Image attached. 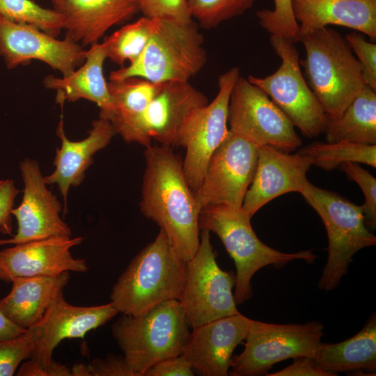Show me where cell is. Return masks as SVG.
Listing matches in <instances>:
<instances>
[{"label":"cell","mask_w":376,"mask_h":376,"mask_svg":"<svg viewBox=\"0 0 376 376\" xmlns=\"http://www.w3.org/2000/svg\"><path fill=\"white\" fill-rule=\"evenodd\" d=\"M116 134L113 125L106 118L92 123L88 135L84 139L72 141L67 137L61 118L56 135L61 141V146L56 148L53 164L54 171L44 176L46 184L56 185L63 200L64 211L67 210V198L70 187L81 185L86 177V171L93 163V156L109 144Z\"/></svg>","instance_id":"cell-21"},{"label":"cell","mask_w":376,"mask_h":376,"mask_svg":"<svg viewBox=\"0 0 376 376\" xmlns=\"http://www.w3.org/2000/svg\"><path fill=\"white\" fill-rule=\"evenodd\" d=\"M69 279L68 272L54 276L14 279L10 292L0 300V310L13 322L28 329L41 319Z\"/></svg>","instance_id":"cell-25"},{"label":"cell","mask_w":376,"mask_h":376,"mask_svg":"<svg viewBox=\"0 0 376 376\" xmlns=\"http://www.w3.org/2000/svg\"><path fill=\"white\" fill-rule=\"evenodd\" d=\"M251 319L240 313L192 328L182 354L201 376H227L233 352L248 333Z\"/></svg>","instance_id":"cell-19"},{"label":"cell","mask_w":376,"mask_h":376,"mask_svg":"<svg viewBox=\"0 0 376 376\" xmlns=\"http://www.w3.org/2000/svg\"><path fill=\"white\" fill-rule=\"evenodd\" d=\"M228 126L258 147L290 152L302 143L287 116L262 89L241 76L230 93Z\"/></svg>","instance_id":"cell-12"},{"label":"cell","mask_w":376,"mask_h":376,"mask_svg":"<svg viewBox=\"0 0 376 376\" xmlns=\"http://www.w3.org/2000/svg\"><path fill=\"white\" fill-rule=\"evenodd\" d=\"M118 313L112 302L79 306L66 301L61 292L41 319L29 327L34 343L30 361L19 368L22 376H69L71 369L52 358L54 349L66 338H84L86 334L111 320Z\"/></svg>","instance_id":"cell-8"},{"label":"cell","mask_w":376,"mask_h":376,"mask_svg":"<svg viewBox=\"0 0 376 376\" xmlns=\"http://www.w3.org/2000/svg\"><path fill=\"white\" fill-rule=\"evenodd\" d=\"M305 78L328 118L339 116L365 86L360 64L345 38L327 27L300 39Z\"/></svg>","instance_id":"cell-3"},{"label":"cell","mask_w":376,"mask_h":376,"mask_svg":"<svg viewBox=\"0 0 376 376\" xmlns=\"http://www.w3.org/2000/svg\"><path fill=\"white\" fill-rule=\"evenodd\" d=\"M255 0H187L192 19L206 29L241 15L249 10Z\"/></svg>","instance_id":"cell-32"},{"label":"cell","mask_w":376,"mask_h":376,"mask_svg":"<svg viewBox=\"0 0 376 376\" xmlns=\"http://www.w3.org/2000/svg\"><path fill=\"white\" fill-rule=\"evenodd\" d=\"M339 168L363 191L365 202L363 206L364 222L368 228H376V178L358 163L347 162Z\"/></svg>","instance_id":"cell-35"},{"label":"cell","mask_w":376,"mask_h":376,"mask_svg":"<svg viewBox=\"0 0 376 376\" xmlns=\"http://www.w3.org/2000/svg\"><path fill=\"white\" fill-rule=\"evenodd\" d=\"M24 329L9 320L0 310V340H10L24 331Z\"/></svg>","instance_id":"cell-42"},{"label":"cell","mask_w":376,"mask_h":376,"mask_svg":"<svg viewBox=\"0 0 376 376\" xmlns=\"http://www.w3.org/2000/svg\"><path fill=\"white\" fill-rule=\"evenodd\" d=\"M49 1L52 3V5H54L57 3L58 2H59L61 0H49Z\"/></svg>","instance_id":"cell-43"},{"label":"cell","mask_w":376,"mask_h":376,"mask_svg":"<svg viewBox=\"0 0 376 376\" xmlns=\"http://www.w3.org/2000/svg\"><path fill=\"white\" fill-rule=\"evenodd\" d=\"M195 372L189 361L183 355L170 357L149 368L143 376H193Z\"/></svg>","instance_id":"cell-40"},{"label":"cell","mask_w":376,"mask_h":376,"mask_svg":"<svg viewBox=\"0 0 376 376\" xmlns=\"http://www.w3.org/2000/svg\"><path fill=\"white\" fill-rule=\"evenodd\" d=\"M109 81L108 88L113 107L103 118L110 120L114 130L142 113L156 95L159 85L140 77Z\"/></svg>","instance_id":"cell-28"},{"label":"cell","mask_w":376,"mask_h":376,"mask_svg":"<svg viewBox=\"0 0 376 376\" xmlns=\"http://www.w3.org/2000/svg\"><path fill=\"white\" fill-rule=\"evenodd\" d=\"M203 35L192 19L180 22L159 19L141 55L127 67L112 71L109 80L140 77L153 83L189 81L205 65Z\"/></svg>","instance_id":"cell-6"},{"label":"cell","mask_w":376,"mask_h":376,"mask_svg":"<svg viewBox=\"0 0 376 376\" xmlns=\"http://www.w3.org/2000/svg\"><path fill=\"white\" fill-rule=\"evenodd\" d=\"M138 11L151 19L180 22L192 20L187 0H134Z\"/></svg>","instance_id":"cell-36"},{"label":"cell","mask_w":376,"mask_h":376,"mask_svg":"<svg viewBox=\"0 0 376 376\" xmlns=\"http://www.w3.org/2000/svg\"><path fill=\"white\" fill-rule=\"evenodd\" d=\"M107 59L104 45L95 43L87 49L84 62L68 77L47 76L43 84L56 92V101L61 105L66 101L76 102L81 99L95 103L100 109V116L104 117L113 110V101L108 83L103 73Z\"/></svg>","instance_id":"cell-24"},{"label":"cell","mask_w":376,"mask_h":376,"mask_svg":"<svg viewBox=\"0 0 376 376\" xmlns=\"http://www.w3.org/2000/svg\"><path fill=\"white\" fill-rule=\"evenodd\" d=\"M19 190L13 180H0V231L11 235L12 210Z\"/></svg>","instance_id":"cell-39"},{"label":"cell","mask_w":376,"mask_h":376,"mask_svg":"<svg viewBox=\"0 0 376 376\" xmlns=\"http://www.w3.org/2000/svg\"><path fill=\"white\" fill-rule=\"evenodd\" d=\"M34 349L32 334L29 329L10 340H0V376H12L19 363L30 359Z\"/></svg>","instance_id":"cell-34"},{"label":"cell","mask_w":376,"mask_h":376,"mask_svg":"<svg viewBox=\"0 0 376 376\" xmlns=\"http://www.w3.org/2000/svg\"><path fill=\"white\" fill-rule=\"evenodd\" d=\"M324 324H278L251 319L244 350L233 356L229 375H264L282 361L300 357H314L320 348Z\"/></svg>","instance_id":"cell-9"},{"label":"cell","mask_w":376,"mask_h":376,"mask_svg":"<svg viewBox=\"0 0 376 376\" xmlns=\"http://www.w3.org/2000/svg\"><path fill=\"white\" fill-rule=\"evenodd\" d=\"M187 262L172 249L160 229L130 263L114 284L111 302L118 313H146L160 303L179 299L184 285Z\"/></svg>","instance_id":"cell-2"},{"label":"cell","mask_w":376,"mask_h":376,"mask_svg":"<svg viewBox=\"0 0 376 376\" xmlns=\"http://www.w3.org/2000/svg\"><path fill=\"white\" fill-rule=\"evenodd\" d=\"M259 147L228 132L210 157L203 180L194 191L200 210L210 205L241 207L253 180Z\"/></svg>","instance_id":"cell-15"},{"label":"cell","mask_w":376,"mask_h":376,"mask_svg":"<svg viewBox=\"0 0 376 376\" xmlns=\"http://www.w3.org/2000/svg\"><path fill=\"white\" fill-rule=\"evenodd\" d=\"M240 71L233 67L220 75L214 99L193 111L182 125L175 146L185 148L182 161L185 178L194 191L200 186L208 162L228 132V109Z\"/></svg>","instance_id":"cell-13"},{"label":"cell","mask_w":376,"mask_h":376,"mask_svg":"<svg viewBox=\"0 0 376 376\" xmlns=\"http://www.w3.org/2000/svg\"><path fill=\"white\" fill-rule=\"evenodd\" d=\"M251 219L242 207L221 204L205 206L199 214L200 230L216 234L235 263L237 304L251 298V279L259 269L268 265L280 267L294 260L313 263L318 258L312 250L285 253L267 246L255 233Z\"/></svg>","instance_id":"cell-4"},{"label":"cell","mask_w":376,"mask_h":376,"mask_svg":"<svg viewBox=\"0 0 376 376\" xmlns=\"http://www.w3.org/2000/svg\"><path fill=\"white\" fill-rule=\"evenodd\" d=\"M178 299L163 301L139 315L123 314L111 334L137 376L157 362L181 355L189 334Z\"/></svg>","instance_id":"cell-5"},{"label":"cell","mask_w":376,"mask_h":376,"mask_svg":"<svg viewBox=\"0 0 376 376\" xmlns=\"http://www.w3.org/2000/svg\"><path fill=\"white\" fill-rule=\"evenodd\" d=\"M273 10L257 12L260 25L271 36L285 38L292 43L300 42L299 25L295 19L292 0H274Z\"/></svg>","instance_id":"cell-33"},{"label":"cell","mask_w":376,"mask_h":376,"mask_svg":"<svg viewBox=\"0 0 376 376\" xmlns=\"http://www.w3.org/2000/svg\"><path fill=\"white\" fill-rule=\"evenodd\" d=\"M86 52L66 37L60 40L33 26L0 15V56L8 69L36 60L68 77L84 62Z\"/></svg>","instance_id":"cell-16"},{"label":"cell","mask_w":376,"mask_h":376,"mask_svg":"<svg viewBox=\"0 0 376 376\" xmlns=\"http://www.w3.org/2000/svg\"><path fill=\"white\" fill-rule=\"evenodd\" d=\"M268 376H334L318 368L313 357H300L294 359L292 364Z\"/></svg>","instance_id":"cell-41"},{"label":"cell","mask_w":376,"mask_h":376,"mask_svg":"<svg viewBox=\"0 0 376 376\" xmlns=\"http://www.w3.org/2000/svg\"><path fill=\"white\" fill-rule=\"evenodd\" d=\"M327 142L376 145V91L367 85L338 117L328 118Z\"/></svg>","instance_id":"cell-27"},{"label":"cell","mask_w":376,"mask_h":376,"mask_svg":"<svg viewBox=\"0 0 376 376\" xmlns=\"http://www.w3.org/2000/svg\"><path fill=\"white\" fill-rule=\"evenodd\" d=\"M19 169L24 183L23 196L12 215L17 220L16 233L0 240V245L17 244L51 237H70L72 231L62 219L61 202L48 188L38 162L26 158Z\"/></svg>","instance_id":"cell-17"},{"label":"cell","mask_w":376,"mask_h":376,"mask_svg":"<svg viewBox=\"0 0 376 376\" xmlns=\"http://www.w3.org/2000/svg\"><path fill=\"white\" fill-rule=\"evenodd\" d=\"M53 7L63 17L65 37L82 47L98 42L138 11L134 0H61Z\"/></svg>","instance_id":"cell-22"},{"label":"cell","mask_w":376,"mask_h":376,"mask_svg":"<svg viewBox=\"0 0 376 376\" xmlns=\"http://www.w3.org/2000/svg\"><path fill=\"white\" fill-rule=\"evenodd\" d=\"M158 21L143 16L113 32L103 42L107 58L122 66L127 61L134 62L147 45Z\"/></svg>","instance_id":"cell-30"},{"label":"cell","mask_w":376,"mask_h":376,"mask_svg":"<svg viewBox=\"0 0 376 376\" xmlns=\"http://www.w3.org/2000/svg\"><path fill=\"white\" fill-rule=\"evenodd\" d=\"M88 366L89 376H137L124 356L109 354L95 359Z\"/></svg>","instance_id":"cell-38"},{"label":"cell","mask_w":376,"mask_h":376,"mask_svg":"<svg viewBox=\"0 0 376 376\" xmlns=\"http://www.w3.org/2000/svg\"><path fill=\"white\" fill-rule=\"evenodd\" d=\"M311 166L308 157L299 151L290 154L268 146L259 147L256 171L242 210L252 217L278 196L300 193L308 180L306 173Z\"/></svg>","instance_id":"cell-20"},{"label":"cell","mask_w":376,"mask_h":376,"mask_svg":"<svg viewBox=\"0 0 376 376\" xmlns=\"http://www.w3.org/2000/svg\"><path fill=\"white\" fill-rule=\"evenodd\" d=\"M300 39L314 31L336 25L376 39V0H292Z\"/></svg>","instance_id":"cell-23"},{"label":"cell","mask_w":376,"mask_h":376,"mask_svg":"<svg viewBox=\"0 0 376 376\" xmlns=\"http://www.w3.org/2000/svg\"><path fill=\"white\" fill-rule=\"evenodd\" d=\"M299 151L308 157L312 166L327 171L339 168L347 162L365 164L376 167V145L346 141H314Z\"/></svg>","instance_id":"cell-29"},{"label":"cell","mask_w":376,"mask_h":376,"mask_svg":"<svg viewBox=\"0 0 376 376\" xmlns=\"http://www.w3.org/2000/svg\"><path fill=\"white\" fill-rule=\"evenodd\" d=\"M84 238L51 237L35 240L0 251V281L11 282L19 277L54 276L64 272L84 273L86 261L74 258L71 249Z\"/></svg>","instance_id":"cell-18"},{"label":"cell","mask_w":376,"mask_h":376,"mask_svg":"<svg viewBox=\"0 0 376 376\" xmlns=\"http://www.w3.org/2000/svg\"><path fill=\"white\" fill-rule=\"evenodd\" d=\"M235 281V274L224 271L218 265L210 232L201 230L197 251L186 263L178 299L189 327L194 328L240 313L233 292Z\"/></svg>","instance_id":"cell-10"},{"label":"cell","mask_w":376,"mask_h":376,"mask_svg":"<svg viewBox=\"0 0 376 376\" xmlns=\"http://www.w3.org/2000/svg\"><path fill=\"white\" fill-rule=\"evenodd\" d=\"M208 103L207 97L189 81L159 83L158 91L146 109L115 129L127 143L147 147L152 139L175 146L179 131L189 115Z\"/></svg>","instance_id":"cell-14"},{"label":"cell","mask_w":376,"mask_h":376,"mask_svg":"<svg viewBox=\"0 0 376 376\" xmlns=\"http://www.w3.org/2000/svg\"><path fill=\"white\" fill-rule=\"evenodd\" d=\"M321 218L328 238V256L318 288L331 291L348 272L353 256L376 244V236L364 222L362 205L337 193L320 189L308 180L300 192Z\"/></svg>","instance_id":"cell-7"},{"label":"cell","mask_w":376,"mask_h":376,"mask_svg":"<svg viewBox=\"0 0 376 376\" xmlns=\"http://www.w3.org/2000/svg\"><path fill=\"white\" fill-rule=\"evenodd\" d=\"M0 15L33 26L56 38L63 30L64 19L61 13L31 0H0Z\"/></svg>","instance_id":"cell-31"},{"label":"cell","mask_w":376,"mask_h":376,"mask_svg":"<svg viewBox=\"0 0 376 376\" xmlns=\"http://www.w3.org/2000/svg\"><path fill=\"white\" fill-rule=\"evenodd\" d=\"M172 146L146 147L140 210L162 229L175 253L190 260L200 242V209Z\"/></svg>","instance_id":"cell-1"},{"label":"cell","mask_w":376,"mask_h":376,"mask_svg":"<svg viewBox=\"0 0 376 376\" xmlns=\"http://www.w3.org/2000/svg\"><path fill=\"white\" fill-rule=\"evenodd\" d=\"M316 366L334 376L340 373L376 371V316L374 313L362 329L340 343H322L313 357Z\"/></svg>","instance_id":"cell-26"},{"label":"cell","mask_w":376,"mask_h":376,"mask_svg":"<svg viewBox=\"0 0 376 376\" xmlns=\"http://www.w3.org/2000/svg\"><path fill=\"white\" fill-rule=\"evenodd\" d=\"M270 44L281 64L265 77L247 79L262 89L302 133L315 138L324 132L327 116L302 75L299 54L292 42L271 36Z\"/></svg>","instance_id":"cell-11"},{"label":"cell","mask_w":376,"mask_h":376,"mask_svg":"<svg viewBox=\"0 0 376 376\" xmlns=\"http://www.w3.org/2000/svg\"><path fill=\"white\" fill-rule=\"evenodd\" d=\"M345 39L357 55L365 84L376 91V44L368 42L364 34L356 31L347 33Z\"/></svg>","instance_id":"cell-37"}]
</instances>
